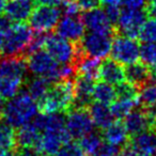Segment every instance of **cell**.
<instances>
[{"label":"cell","mask_w":156,"mask_h":156,"mask_svg":"<svg viewBox=\"0 0 156 156\" xmlns=\"http://www.w3.org/2000/svg\"><path fill=\"white\" fill-rule=\"evenodd\" d=\"M74 101V79L52 83L46 95L37 103L41 113H66Z\"/></svg>","instance_id":"1"},{"label":"cell","mask_w":156,"mask_h":156,"mask_svg":"<svg viewBox=\"0 0 156 156\" xmlns=\"http://www.w3.org/2000/svg\"><path fill=\"white\" fill-rule=\"evenodd\" d=\"M37 104L28 92L20 91L3 106L2 119L14 128L20 127L35 117Z\"/></svg>","instance_id":"2"},{"label":"cell","mask_w":156,"mask_h":156,"mask_svg":"<svg viewBox=\"0 0 156 156\" xmlns=\"http://www.w3.org/2000/svg\"><path fill=\"white\" fill-rule=\"evenodd\" d=\"M27 67L37 76L45 77L51 83L60 81V63H58L47 51L37 50L26 57Z\"/></svg>","instance_id":"3"},{"label":"cell","mask_w":156,"mask_h":156,"mask_svg":"<svg viewBox=\"0 0 156 156\" xmlns=\"http://www.w3.org/2000/svg\"><path fill=\"white\" fill-rule=\"evenodd\" d=\"M32 37V30L25 23H16L11 30L5 34L3 57L24 56V51Z\"/></svg>","instance_id":"4"},{"label":"cell","mask_w":156,"mask_h":156,"mask_svg":"<svg viewBox=\"0 0 156 156\" xmlns=\"http://www.w3.org/2000/svg\"><path fill=\"white\" fill-rule=\"evenodd\" d=\"M61 16V11L57 7L37 5L28 18L31 30L39 32H49L56 28Z\"/></svg>","instance_id":"5"},{"label":"cell","mask_w":156,"mask_h":156,"mask_svg":"<svg viewBox=\"0 0 156 156\" xmlns=\"http://www.w3.org/2000/svg\"><path fill=\"white\" fill-rule=\"evenodd\" d=\"M139 49L140 46L136 40L117 34L112 39L110 55L111 58L120 64L127 65L138 61Z\"/></svg>","instance_id":"6"},{"label":"cell","mask_w":156,"mask_h":156,"mask_svg":"<svg viewBox=\"0 0 156 156\" xmlns=\"http://www.w3.org/2000/svg\"><path fill=\"white\" fill-rule=\"evenodd\" d=\"M147 20L144 10L126 9L121 10L120 17L117 24L118 34L124 35L129 39L136 40L139 35L141 26Z\"/></svg>","instance_id":"7"},{"label":"cell","mask_w":156,"mask_h":156,"mask_svg":"<svg viewBox=\"0 0 156 156\" xmlns=\"http://www.w3.org/2000/svg\"><path fill=\"white\" fill-rule=\"evenodd\" d=\"M93 125L87 108H73L66 112L65 128L71 138L80 139L92 132Z\"/></svg>","instance_id":"8"},{"label":"cell","mask_w":156,"mask_h":156,"mask_svg":"<svg viewBox=\"0 0 156 156\" xmlns=\"http://www.w3.org/2000/svg\"><path fill=\"white\" fill-rule=\"evenodd\" d=\"M46 51L60 64H71L75 55V43L59 37L58 34H47L44 44Z\"/></svg>","instance_id":"9"},{"label":"cell","mask_w":156,"mask_h":156,"mask_svg":"<svg viewBox=\"0 0 156 156\" xmlns=\"http://www.w3.org/2000/svg\"><path fill=\"white\" fill-rule=\"evenodd\" d=\"M71 141V136L66 128L59 129H45L40 137L37 150L41 156H54L64 143Z\"/></svg>","instance_id":"10"},{"label":"cell","mask_w":156,"mask_h":156,"mask_svg":"<svg viewBox=\"0 0 156 156\" xmlns=\"http://www.w3.org/2000/svg\"><path fill=\"white\" fill-rule=\"evenodd\" d=\"M112 39L110 35L90 32L83 35L79 43L87 56L104 59L110 54Z\"/></svg>","instance_id":"11"},{"label":"cell","mask_w":156,"mask_h":156,"mask_svg":"<svg viewBox=\"0 0 156 156\" xmlns=\"http://www.w3.org/2000/svg\"><path fill=\"white\" fill-rule=\"evenodd\" d=\"M81 18H83L85 27L89 29L90 32L110 35L112 37L118 34L117 27L113 26L109 22L108 17L105 14V11L101 8L86 11V13L81 15Z\"/></svg>","instance_id":"12"},{"label":"cell","mask_w":156,"mask_h":156,"mask_svg":"<svg viewBox=\"0 0 156 156\" xmlns=\"http://www.w3.org/2000/svg\"><path fill=\"white\" fill-rule=\"evenodd\" d=\"M56 32L59 37L71 42H78L85 35L86 27L81 15H64L59 20L56 26Z\"/></svg>","instance_id":"13"},{"label":"cell","mask_w":156,"mask_h":156,"mask_svg":"<svg viewBox=\"0 0 156 156\" xmlns=\"http://www.w3.org/2000/svg\"><path fill=\"white\" fill-rule=\"evenodd\" d=\"M94 80L83 76H76L74 79V101L72 108H88L93 98Z\"/></svg>","instance_id":"14"},{"label":"cell","mask_w":156,"mask_h":156,"mask_svg":"<svg viewBox=\"0 0 156 156\" xmlns=\"http://www.w3.org/2000/svg\"><path fill=\"white\" fill-rule=\"evenodd\" d=\"M124 78L127 83L136 87L138 90L143 88L145 85L152 81V75L150 69L143 62H133L130 64L125 65L123 69Z\"/></svg>","instance_id":"15"},{"label":"cell","mask_w":156,"mask_h":156,"mask_svg":"<svg viewBox=\"0 0 156 156\" xmlns=\"http://www.w3.org/2000/svg\"><path fill=\"white\" fill-rule=\"evenodd\" d=\"M27 69L26 57L22 55L0 59V78H24Z\"/></svg>","instance_id":"16"},{"label":"cell","mask_w":156,"mask_h":156,"mask_svg":"<svg viewBox=\"0 0 156 156\" xmlns=\"http://www.w3.org/2000/svg\"><path fill=\"white\" fill-rule=\"evenodd\" d=\"M124 125L129 136H135L147 130H153L151 121L142 109L132 110L124 118ZM154 132V130H153Z\"/></svg>","instance_id":"17"},{"label":"cell","mask_w":156,"mask_h":156,"mask_svg":"<svg viewBox=\"0 0 156 156\" xmlns=\"http://www.w3.org/2000/svg\"><path fill=\"white\" fill-rule=\"evenodd\" d=\"M34 7V0H8L5 2V13L15 23H25L28 20Z\"/></svg>","instance_id":"18"},{"label":"cell","mask_w":156,"mask_h":156,"mask_svg":"<svg viewBox=\"0 0 156 156\" xmlns=\"http://www.w3.org/2000/svg\"><path fill=\"white\" fill-rule=\"evenodd\" d=\"M98 78L103 79V81L108 83L110 85H118L125 80L124 71L122 64L113 60L112 58H105L101 62Z\"/></svg>","instance_id":"19"},{"label":"cell","mask_w":156,"mask_h":156,"mask_svg":"<svg viewBox=\"0 0 156 156\" xmlns=\"http://www.w3.org/2000/svg\"><path fill=\"white\" fill-rule=\"evenodd\" d=\"M127 144L147 156L154 155L156 154V132L147 130L135 135L128 140Z\"/></svg>","instance_id":"20"},{"label":"cell","mask_w":156,"mask_h":156,"mask_svg":"<svg viewBox=\"0 0 156 156\" xmlns=\"http://www.w3.org/2000/svg\"><path fill=\"white\" fill-rule=\"evenodd\" d=\"M103 139L106 141L107 144L113 147H125L129 140V135L125 128L123 122L115 121L107 126L103 132Z\"/></svg>","instance_id":"21"},{"label":"cell","mask_w":156,"mask_h":156,"mask_svg":"<svg viewBox=\"0 0 156 156\" xmlns=\"http://www.w3.org/2000/svg\"><path fill=\"white\" fill-rule=\"evenodd\" d=\"M40 130L32 122L24 124L16 132V145L17 147H33L35 149L40 140Z\"/></svg>","instance_id":"22"},{"label":"cell","mask_w":156,"mask_h":156,"mask_svg":"<svg viewBox=\"0 0 156 156\" xmlns=\"http://www.w3.org/2000/svg\"><path fill=\"white\" fill-rule=\"evenodd\" d=\"M87 109L89 111L93 124L101 129H105L107 126H109L113 122L115 118H113L108 105L94 102L91 103Z\"/></svg>","instance_id":"23"},{"label":"cell","mask_w":156,"mask_h":156,"mask_svg":"<svg viewBox=\"0 0 156 156\" xmlns=\"http://www.w3.org/2000/svg\"><path fill=\"white\" fill-rule=\"evenodd\" d=\"M101 62H102V59L87 56L76 67V76H83L94 81L98 80Z\"/></svg>","instance_id":"24"},{"label":"cell","mask_w":156,"mask_h":156,"mask_svg":"<svg viewBox=\"0 0 156 156\" xmlns=\"http://www.w3.org/2000/svg\"><path fill=\"white\" fill-rule=\"evenodd\" d=\"M94 102L102 103L105 105H110L117 98L115 87L105 81H98L94 85L93 94H92Z\"/></svg>","instance_id":"25"},{"label":"cell","mask_w":156,"mask_h":156,"mask_svg":"<svg viewBox=\"0 0 156 156\" xmlns=\"http://www.w3.org/2000/svg\"><path fill=\"white\" fill-rule=\"evenodd\" d=\"M79 145L86 153V155L94 156L98 154L104 145V139L98 133H89L86 136L81 137Z\"/></svg>","instance_id":"26"},{"label":"cell","mask_w":156,"mask_h":156,"mask_svg":"<svg viewBox=\"0 0 156 156\" xmlns=\"http://www.w3.org/2000/svg\"><path fill=\"white\" fill-rule=\"evenodd\" d=\"M51 81L45 77H41V76H37L35 78L31 79L28 83H27V88H28V93L31 98L34 101L39 102L41 101L46 93L49 90L50 86H51Z\"/></svg>","instance_id":"27"},{"label":"cell","mask_w":156,"mask_h":156,"mask_svg":"<svg viewBox=\"0 0 156 156\" xmlns=\"http://www.w3.org/2000/svg\"><path fill=\"white\" fill-rule=\"evenodd\" d=\"M139 105L138 98H115L111 103L110 111L112 113L113 118L118 120L124 119L128 113L134 108Z\"/></svg>","instance_id":"28"},{"label":"cell","mask_w":156,"mask_h":156,"mask_svg":"<svg viewBox=\"0 0 156 156\" xmlns=\"http://www.w3.org/2000/svg\"><path fill=\"white\" fill-rule=\"evenodd\" d=\"M16 132L8 123L0 124V150L5 152L16 151Z\"/></svg>","instance_id":"29"},{"label":"cell","mask_w":156,"mask_h":156,"mask_svg":"<svg viewBox=\"0 0 156 156\" xmlns=\"http://www.w3.org/2000/svg\"><path fill=\"white\" fill-rule=\"evenodd\" d=\"M23 78H0V98L11 100L20 91Z\"/></svg>","instance_id":"30"},{"label":"cell","mask_w":156,"mask_h":156,"mask_svg":"<svg viewBox=\"0 0 156 156\" xmlns=\"http://www.w3.org/2000/svg\"><path fill=\"white\" fill-rule=\"evenodd\" d=\"M138 102L141 108H156V83L151 81L139 90Z\"/></svg>","instance_id":"31"},{"label":"cell","mask_w":156,"mask_h":156,"mask_svg":"<svg viewBox=\"0 0 156 156\" xmlns=\"http://www.w3.org/2000/svg\"><path fill=\"white\" fill-rule=\"evenodd\" d=\"M139 58L149 69L156 67V42L143 43L139 49Z\"/></svg>","instance_id":"32"},{"label":"cell","mask_w":156,"mask_h":156,"mask_svg":"<svg viewBox=\"0 0 156 156\" xmlns=\"http://www.w3.org/2000/svg\"><path fill=\"white\" fill-rule=\"evenodd\" d=\"M138 37L142 43L156 42V20H145L141 26Z\"/></svg>","instance_id":"33"},{"label":"cell","mask_w":156,"mask_h":156,"mask_svg":"<svg viewBox=\"0 0 156 156\" xmlns=\"http://www.w3.org/2000/svg\"><path fill=\"white\" fill-rule=\"evenodd\" d=\"M47 37V32H39V31H34L32 33L30 41H29L28 45H27L26 49L24 51V56L27 57L32 52L37 51V50L42 49V47L45 44V40Z\"/></svg>","instance_id":"34"},{"label":"cell","mask_w":156,"mask_h":156,"mask_svg":"<svg viewBox=\"0 0 156 156\" xmlns=\"http://www.w3.org/2000/svg\"><path fill=\"white\" fill-rule=\"evenodd\" d=\"M115 90L117 98H137L139 94V90L125 80L115 85Z\"/></svg>","instance_id":"35"},{"label":"cell","mask_w":156,"mask_h":156,"mask_svg":"<svg viewBox=\"0 0 156 156\" xmlns=\"http://www.w3.org/2000/svg\"><path fill=\"white\" fill-rule=\"evenodd\" d=\"M54 156H87V155L83 151L80 145L75 142H72V141H69V142L64 143Z\"/></svg>","instance_id":"36"},{"label":"cell","mask_w":156,"mask_h":156,"mask_svg":"<svg viewBox=\"0 0 156 156\" xmlns=\"http://www.w3.org/2000/svg\"><path fill=\"white\" fill-rule=\"evenodd\" d=\"M105 14L108 17L109 22L113 25V26L117 27L118 20L120 17V13H121V9H120L119 5H106L105 8Z\"/></svg>","instance_id":"37"},{"label":"cell","mask_w":156,"mask_h":156,"mask_svg":"<svg viewBox=\"0 0 156 156\" xmlns=\"http://www.w3.org/2000/svg\"><path fill=\"white\" fill-rule=\"evenodd\" d=\"M16 23L10 17L8 14L0 13V31L3 33H7L9 30L13 28Z\"/></svg>","instance_id":"38"},{"label":"cell","mask_w":156,"mask_h":156,"mask_svg":"<svg viewBox=\"0 0 156 156\" xmlns=\"http://www.w3.org/2000/svg\"><path fill=\"white\" fill-rule=\"evenodd\" d=\"M80 8V10L83 11H90V10L96 9V8H101V0H76Z\"/></svg>","instance_id":"39"},{"label":"cell","mask_w":156,"mask_h":156,"mask_svg":"<svg viewBox=\"0 0 156 156\" xmlns=\"http://www.w3.org/2000/svg\"><path fill=\"white\" fill-rule=\"evenodd\" d=\"M147 0H122L124 8L126 9H141Z\"/></svg>","instance_id":"40"},{"label":"cell","mask_w":156,"mask_h":156,"mask_svg":"<svg viewBox=\"0 0 156 156\" xmlns=\"http://www.w3.org/2000/svg\"><path fill=\"white\" fill-rule=\"evenodd\" d=\"M147 18L156 20V2H149L144 8Z\"/></svg>","instance_id":"41"},{"label":"cell","mask_w":156,"mask_h":156,"mask_svg":"<svg viewBox=\"0 0 156 156\" xmlns=\"http://www.w3.org/2000/svg\"><path fill=\"white\" fill-rule=\"evenodd\" d=\"M121 156H147V155H144V154L136 151V150L133 149L132 147H129L128 144H126L125 147H124V149L122 150Z\"/></svg>","instance_id":"42"},{"label":"cell","mask_w":156,"mask_h":156,"mask_svg":"<svg viewBox=\"0 0 156 156\" xmlns=\"http://www.w3.org/2000/svg\"><path fill=\"white\" fill-rule=\"evenodd\" d=\"M35 5H45L50 7H59L62 3V0H34Z\"/></svg>","instance_id":"43"},{"label":"cell","mask_w":156,"mask_h":156,"mask_svg":"<svg viewBox=\"0 0 156 156\" xmlns=\"http://www.w3.org/2000/svg\"><path fill=\"white\" fill-rule=\"evenodd\" d=\"M101 2L105 5H120L122 0H101Z\"/></svg>","instance_id":"44"},{"label":"cell","mask_w":156,"mask_h":156,"mask_svg":"<svg viewBox=\"0 0 156 156\" xmlns=\"http://www.w3.org/2000/svg\"><path fill=\"white\" fill-rule=\"evenodd\" d=\"M5 33L0 31V57L2 55V49H3V43H5Z\"/></svg>","instance_id":"45"},{"label":"cell","mask_w":156,"mask_h":156,"mask_svg":"<svg viewBox=\"0 0 156 156\" xmlns=\"http://www.w3.org/2000/svg\"><path fill=\"white\" fill-rule=\"evenodd\" d=\"M0 156H15V151L13 152H5L0 150Z\"/></svg>","instance_id":"46"},{"label":"cell","mask_w":156,"mask_h":156,"mask_svg":"<svg viewBox=\"0 0 156 156\" xmlns=\"http://www.w3.org/2000/svg\"><path fill=\"white\" fill-rule=\"evenodd\" d=\"M7 0H0V13H3L5 12V7Z\"/></svg>","instance_id":"47"},{"label":"cell","mask_w":156,"mask_h":156,"mask_svg":"<svg viewBox=\"0 0 156 156\" xmlns=\"http://www.w3.org/2000/svg\"><path fill=\"white\" fill-rule=\"evenodd\" d=\"M2 111H3V102H2V98H0V119H2Z\"/></svg>","instance_id":"48"},{"label":"cell","mask_w":156,"mask_h":156,"mask_svg":"<svg viewBox=\"0 0 156 156\" xmlns=\"http://www.w3.org/2000/svg\"><path fill=\"white\" fill-rule=\"evenodd\" d=\"M94 156H119V154H105V153H100L96 154Z\"/></svg>","instance_id":"49"}]
</instances>
